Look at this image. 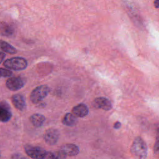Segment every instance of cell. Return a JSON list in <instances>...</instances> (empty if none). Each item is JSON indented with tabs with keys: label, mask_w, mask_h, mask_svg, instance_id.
I'll list each match as a JSON object with an SVG mask.
<instances>
[{
	"label": "cell",
	"mask_w": 159,
	"mask_h": 159,
	"mask_svg": "<svg viewBox=\"0 0 159 159\" xmlns=\"http://www.w3.org/2000/svg\"><path fill=\"white\" fill-rule=\"evenodd\" d=\"M113 127H114V129H119V128L121 127V123H120L119 121H116V122L114 124Z\"/></svg>",
	"instance_id": "18"
},
{
	"label": "cell",
	"mask_w": 159,
	"mask_h": 159,
	"mask_svg": "<svg viewBox=\"0 0 159 159\" xmlns=\"http://www.w3.org/2000/svg\"><path fill=\"white\" fill-rule=\"evenodd\" d=\"M0 33L3 36L11 37L14 35L15 29L12 25L6 22H2L0 25Z\"/></svg>",
	"instance_id": "12"
},
{
	"label": "cell",
	"mask_w": 159,
	"mask_h": 159,
	"mask_svg": "<svg viewBox=\"0 0 159 159\" xmlns=\"http://www.w3.org/2000/svg\"><path fill=\"white\" fill-rule=\"evenodd\" d=\"M0 49L9 54H15L17 52V49L10 43L1 40H0Z\"/></svg>",
	"instance_id": "15"
},
{
	"label": "cell",
	"mask_w": 159,
	"mask_h": 159,
	"mask_svg": "<svg viewBox=\"0 0 159 159\" xmlns=\"http://www.w3.org/2000/svg\"><path fill=\"white\" fill-rule=\"evenodd\" d=\"M0 157H1V152H0Z\"/></svg>",
	"instance_id": "21"
},
{
	"label": "cell",
	"mask_w": 159,
	"mask_h": 159,
	"mask_svg": "<svg viewBox=\"0 0 159 159\" xmlns=\"http://www.w3.org/2000/svg\"><path fill=\"white\" fill-rule=\"evenodd\" d=\"M61 122L63 125L68 127H72L76 124L78 122V119L77 117L75 116L72 113L68 112L65 114Z\"/></svg>",
	"instance_id": "14"
},
{
	"label": "cell",
	"mask_w": 159,
	"mask_h": 159,
	"mask_svg": "<svg viewBox=\"0 0 159 159\" xmlns=\"http://www.w3.org/2000/svg\"><path fill=\"white\" fill-rule=\"evenodd\" d=\"M132 155L139 159H144L147 157L148 148L145 142L141 137H137L133 140L130 147Z\"/></svg>",
	"instance_id": "1"
},
{
	"label": "cell",
	"mask_w": 159,
	"mask_h": 159,
	"mask_svg": "<svg viewBox=\"0 0 159 159\" xmlns=\"http://www.w3.org/2000/svg\"><path fill=\"white\" fill-rule=\"evenodd\" d=\"M92 104L94 108L101 109L104 111H109L112 107L110 100L104 97H98L95 98L93 100Z\"/></svg>",
	"instance_id": "7"
},
{
	"label": "cell",
	"mask_w": 159,
	"mask_h": 159,
	"mask_svg": "<svg viewBox=\"0 0 159 159\" xmlns=\"http://www.w3.org/2000/svg\"><path fill=\"white\" fill-rule=\"evenodd\" d=\"M13 106L17 109L22 111L26 108V102L24 96L21 94H15L11 97Z\"/></svg>",
	"instance_id": "9"
},
{
	"label": "cell",
	"mask_w": 159,
	"mask_h": 159,
	"mask_svg": "<svg viewBox=\"0 0 159 159\" xmlns=\"http://www.w3.org/2000/svg\"><path fill=\"white\" fill-rule=\"evenodd\" d=\"M12 116V113L9 105L5 101L0 102V121L7 122Z\"/></svg>",
	"instance_id": "8"
},
{
	"label": "cell",
	"mask_w": 159,
	"mask_h": 159,
	"mask_svg": "<svg viewBox=\"0 0 159 159\" xmlns=\"http://www.w3.org/2000/svg\"><path fill=\"white\" fill-rule=\"evenodd\" d=\"M6 57V54L4 52H0V64L2 62V61L4 60Z\"/></svg>",
	"instance_id": "19"
},
{
	"label": "cell",
	"mask_w": 159,
	"mask_h": 159,
	"mask_svg": "<svg viewBox=\"0 0 159 159\" xmlns=\"http://www.w3.org/2000/svg\"><path fill=\"white\" fill-rule=\"evenodd\" d=\"M50 92V88L45 84L40 85L34 88L30 94V99L31 102L37 104L47 96Z\"/></svg>",
	"instance_id": "4"
},
{
	"label": "cell",
	"mask_w": 159,
	"mask_h": 159,
	"mask_svg": "<svg viewBox=\"0 0 159 159\" xmlns=\"http://www.w3.org/2000/svg\"><path fill=\"white\" fill-rule=\"evenodd\" d=\"M72 114L76 117H84L89 113V109L88 106L83 104L80 103L74 106L71 110Z\"/></svg>",
	"instance_id": "11"
},
{
	"label": "cell",
	"mask_w": 159,
	"mask_h": 159,
	"mask_svg": "<svg viewBox=\"0 0 159 159\" xmlns=\"http://www.w3.org/2000/svg\"><path fill=\"white\" fill-rule=\"evenodd\" d=\"M60 132L55 128L48 129L43 134L44 141L49 145H55L59 139Z\"/></svg>",
	"instance_id": "6"
},
{
	"label": "cell",
	"mask_w": 159,
	"mask_h": 159,
	"mask_svg": "<svg viewBox=\"0 0 159 159\" xmlns=\"http://www.w3.org/2000/svg\"><path fill=\"white\" fill-rule=\"evenodd\" d=\"M13 75L12 71L9 70L8 68H0V77L1 78H7L11 77Z\"/></svg>",
	"instance_id": "16"
},
{
	"label": "cell",
	"mask_w": 159,
	"mask_h": 159,
	"mask_svg": "<svg viewBox=\"0 0 159 159\" xmlns=\"http://www.w3.org/2000/svg\"><path fill=\"white\" fill-rule=\"evenodd\" d=\"M66 157H74L80 152L79 147L73 143H66L62 145L60 149Z\"/></svg>",
	"instance_id": "10"
},
{
	"label": "cell",
	"mask_w": 159,
	"mask_h": 159,
	"mask_svg": "<svg viewBox=\"0 0 159 159\" xmlns=\"http://www.w3.org/2000/svg\"><path fill=\"white\" fill-rule=\"evenodd\" d=\"M154 5L156 8H158L159 7V0H155L154 1Z\"/></svg>",
	"instance_id": "20"
},
{
	"label": "cell",
	"mask_w": 159,
	"mask_h": 159,
	"mask_svg": "<svg viewBox=\"0 0 159 159\" xmlns=\"http://www.w3.org/2000/svg\"><path fill=\"white\" fill-rule=\"evenodd\" d=\"M25 84V80L21 76L9 78L6 81V87L11 91H17L22 88Z\"/></svg>",
	"instance_id": "5"
},
{
	"label": "cell",
	"mask_w": 159,
	"mask_h": 159,
	"mask_svg": "<svg viewBox=\"0 0 159 159\" xmlns=\"http://www.w3.org/2000/svg\"><path fill=\"white\" fill-rule=\"evenodd\" d=\"M29 120L34 127H40L42 126V125L43 124L45 120V117L43 115L41 114L36 113V114H32L29 117Z\"/></svg>",
	"instance_id": "13"
},
{
	"label": "cell",
	"mask_w": 159,
	"mask_h": 159,
	"mask_svg": "<svg viewBox=\"0 0 159 159\" xmlns=\"http://www.w3.org/2000/svg\"><path fill=\"white\" fill-rule=\"evenodd\" d=\"M158 148H159L158 137V136H157V140H156V142H155V144L154 145V147H153L154 152L155 153V154H158Z\"/></svg>",
	"instance_id": "17"
},
{
	"label": "cell",
	"mask_w": 159,
	"mask_h": 159,
	"mask_svg": "<svg viewBox=\"0 0 159 159\" xmlns=\"http://www.w3.org/2000/svg\"><path fill=\"white\" fill-rule=\"evenodd\" d=\"M3 65L10 70L20 71L25 70L28 65L27 61L22 57H12L6 60L3 62Z\"/></svg>",
	"instance_id": "3"
},
{
	"label": "cell",
	"mask_w": 159,
	"mask_h": 159,
	"mask_svg": "<svg viewBox=\"0 0 159 159\" xmlns=\"http://www.w3.org/2000/svg\"><path fill=\"white\" fill-rule=\"evenodd\" d=\"M25 153L30 158L35 159H53V153L46 151L43 148L39 146L25 145L24 146Z\"/></svg>",
	"instance_id": "2"
}]
</instances>
